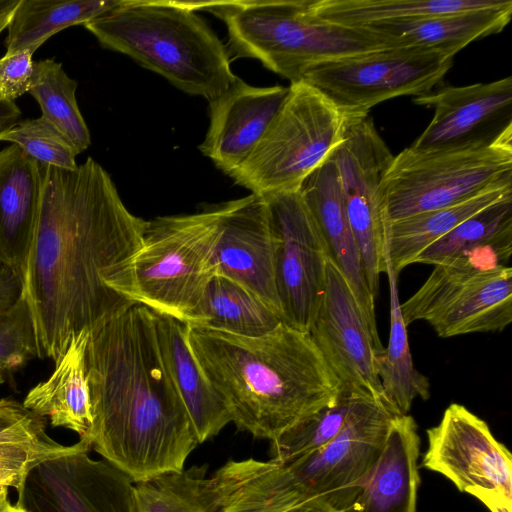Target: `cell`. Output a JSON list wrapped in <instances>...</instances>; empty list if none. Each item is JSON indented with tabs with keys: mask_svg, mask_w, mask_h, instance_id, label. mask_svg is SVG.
<instances>
[{
	"mask_svg": "<svg viewBox=\"0 0 512 512\" xmlns=\"http://www.w3.org/2000/svg\"><path fill=\"white\" fill-rule=\"evenodd\" d=\"M1 141L19 146L41 166L74 170L78 152L68 137L40 116L20 121Z\"/></svg>",
	"mask_w": 512,
	"mask_h": 512,
	"instance_id": "cell-35",
	"label": "cell"
},
{
	"mask_svg": "<svg viewBox=\"0 0 512 512\" xmlns=\"http://www.w3.org/2000/svg\"><path fill=\"white\" fill-rule=\"evenodd\" d=\"M426 434L422 467L440 473L460 492L488 490L512 500L511 453L483 419L453 403Z\"/></svg>",
	"mask_w": 512,
	"mask_h": 512,
	"instance_id": "cell-15",
	"label": "cell"
},
{
	"mask_svg": "<svg viewBox=\"0 0 512 512\" xmlns=\"http://www.w3.org/2000/svg\"><path fill=\"white\" fill-rule=\"evenodd\" d=\"M396 416L400 415L388 403L369 400L324 446L286 462L277 461L286 486L299 503L324 498L354 512Z\"/></svg>",
	"mask_w": 512,
	"mask_h": 512,
	"instance_id": "cell-11",
	"label": "cell"
},
{
	"mask_svg": "<svg viewBox=\"0 0 512 512\" xmlns=\"http://www.w3.org/2000/svg\"><path fill=\"white\" fill-rule=\"evenodd\" d=\"M299 192L326 241L331 260L348 282L377 346L383 349L376 324L375 297L366 281L332 156L304 180Z\"/></svg>",
	"mask_w": 512,
	"mask_h": 512,
	"instance_id": "cell-20",
	"label": "cell"
},
{
	"mask_svg": "<svg viewBox=\"0 0 512 512\" xmlns=\"http://www.w3.org/2000/svg\"><path fill=\"white\" fill-rule=\"evenodd\" d=\"M280 316L235 281L215 275L209 282L191 325L239 336H261L281 323Z\"/></svg>",
	"mask_w": 512,
	"mask_h": 512,
	"instance_id": "cell-30",
	"label": "cell"
},
{
	"mask_svg": "<svg viewBox=\"0 0 512 512\" xmlns=\"http://www.w3.org/2000/svg\"><path fill=\"white\" fill-rule=\"evenodd\" d=\"M29 50L5 53L0 58V99L13 101L29 92L34 61Z\"/></svg>",
	"mask_w": 512,
	"mask_h": 512,
	"instance_id": "cell-39",
	"label": "cell"
},
{
	"mask_svg": "<svg viewBox=\"0 0 512 512\" xmlns=\"http://www.w3.org/2000/svg\"><path fill=\"white\" fill-rule=\"evenodd\" d=\"M470 495L480 500L491 512H512V500L488 490H477Z\"/></svg>",
	"mask_w": 512,
	"mask_h": 512,
	"instance_id": "cell-42",
	"label": "cell"
},
{
	"mask_svg": "<svg viewBox=\"0 0 512 512\" xmlns=\"http://www.w3.org/2000/svg\"><path fill=\"white\" fill-rule=\"evenodd\" d=\"M4 382V373L0 371V384Z\"/></svg>",
	"mask_w": 512,
	"mask_h": 512,
	"instance_id": "cell-48",
	"label": "cell"
},
{
	"mask_svg": "<svg viewBox=\"0 0 512 512\" xmlns=\"http://www.w3.org/2000/svg\"><path fill=\"white\" fill-rule=\"evenodd\" d=\"M20 0H0V17L13 11Z\"/></svg>",
	"mask_w": 512,
	"mask_h": 512,
	"instance_id": "cell-45",
	"label": "cell"
},
{
	"mask_svg": "<svg viewBox=\"0 0 512 512\" xmlns=\"http://www.w3.org/2000/svg\"><path fill=\"white\" fill-rule=\"evenodd\" d=\"M419 454L420 437L413 417H394L354 512H416Z\"/></svg>",
	"mask_w": 512,
	"mask_h": 512,
	"instance_id": "cell-23",
	"label": "cell"
},
{
	"mask_svg": "<svg viewBox=\"0 0 512 512\" xmlns=\"http://www.w3.org/2000/svg\"><path fill=\"white\" fill-rule=\"evenodd\" d=\"M373 396L341 387L336 400L271 442V459L286 462L310 453L336 437Z\"/></svg>",
	"mask_w": 512,
	"mask_h": 512,
	"instance_id": "cell-33",
	"label": "cell"
},
{
	"mask_svg": "<svg viewBox=\"0 0 512 512\" xmlns=\"http://www.w3.org/2000/svg\"><path fill=\"white\" fill-rule=\"evenodd\" d=\"M21 110L13 101L0 99V141L20 121Z\"/></svg>",
	"mask_w": 512,
	"mask_h": 512,
	"instance_id": "cell-41",
	"label": "cell"
},
{
	"mask_svg": "<svg viewBox=\"0 0 512 512\" xmlns=\"http://www.w3.org/2000/svg\"><path fill=\"white\" fill-rule=\"evenodd\" d=\"M22 291V277L9 266L0 263V311L12 306Z\"/></svg>",
	"mask_w": 512,
	"mask_h": 512,
	"instance_id": "cell-40",
	"label": "cell"
},
{
	"mask_svg": "<svg viewBox=\"0 0 512 512\" xmlns=\"http://www.w3.org/2000/svg\"><path fill=\"white\" fill-rule=\"evenodd\" d=\"M314 0L189 1L193 10L221 19L233 58H252L290 80L301 81L320 63L384 48L366 27L319 17Z\"/></svg>",
	"mask_w": 512,
	"mask_h": 512,
	"instance_id": "cell-5",
	"label": "cell"
},
{
	"mask_svg": "<svg viewBox=\"0 0 512 512\" xmlns=\"http://www.w3.org/2000/svg\"><path fill=\"white\" fill-rule=\"evenodd\" d=\"M434 115L409 146L417 151H453L492 145L512 136V77L447 86L414 98Z\"/></svg>",
	"mask_w": 512,
	"mask_h": 512,
	"instance_id": "cell-16",
	"label": "cell"
},
{
	"mask_svg": "<svg viewBox=\"0 0 512 512\" xmlns=\"http://www.w3.org/2000/svg\"><path fill=\"white\" fill-rule=\"evenodd\" d=\"M83 26L103 48L129 56L209 102L237 78L227 47L189 1L121 0Z\"/></svg>",
	"mask_w": 512,
	"mask_h": 512,
	"instance_id": "cell-4",
	"label": "cell"
},
{
	"mask_svg": "<svg viewBox=\"0 0 512 512\" xmlns=\"http://www.w3.org/2000/svg\"><path fill=\"white\" fill-rule=\"evenodd\" d=\"M434 269L400 303L405 324L426 321L439 337L501 332L512 321V268L484 258L456 257Z\"/></svg>",
	"mask_w": 512,
	"mask_h": 512,
	"instance_id": "cell-9",
	"label": "cell"
},
{
	"mask_svg": "<svg viewBox=\"0 0 512 512\" xmlns=\"http://www.w3.org/2000/svg\"><path fill=\"white\" fill-rule=\"evenodd\" d=\"M90 448L46 459L33 467L18 492L25 512H134L131 478Z\"/></svg>",
	"mask_w": 512,
	"mask_h": 512,
	"instance_id": "cell-14",
	"label": "cell"
},
{
	"mask_svg": "<svg viewBox=\"0 0 512 512\" xmlns=\"http://www.w3.org/2000/svg\"><path fill=\"white\" fill-rule=\"evenodd\" d=\"M385 273L389 283L390 332L387 348L376 355L377 374L387 402L399 415H406L415 399L429 398L430 384L413 364L407 325L400 308L398 274L392 267L388 252Z\"/></svg>",
	"mask_w": 512,
	"mask_h": 512,
	"instance_id": "cell-27",
	"label": "cell"
},
{
	"mask_svg": "<svg viewBox=\"0 0 512 512\" xmlns=\"http://www.w3.org/2000/svg\"><path fill=\"white\" fill-rule=\"evenodd\" d=\"M350 512H353V511H350Z\"/></svg>",
	"mask_w": 512,
	"mask_h": 512,
	"instance_id": "cell-49",
	"label": "cell"
},
{
	"mask_svg": "<svg viewBox=\"0 0 512 512\" xmlns=\"http://www.w3.org/2000/svg\"><path fill=\"white\" fill-rule=\"evenodd\" d=\"M512 253V193L470 216L426 247L414 263L489 257L506 265Z\"/></svg>",
	"mask_w": 512,
	"mask_h": 512,
	"instance_id": "cell-26",
	"label": "cell"
},
{
	"mask_svg": "<svg viewBox=\"0 0 512 512\" xmlns=\"http://www.w3.org/2000/svg\"><path fill=\"white\" fill-rule=\"evenodd\" d=\"M77 86L54 58L34 61L29 93L39 104L41 116L65 134L80 154L90 146L91 136L76 100Z\"/></svg>",
	"mask_w": 512,
	"mask_h": 512,
	"instance_id": "cell-32",
	"label": "cell"
},
{
	"mask_svg": "<svg viewBox=\"0 0 512 512\" xmlns=\"http://www.w3.org/2000/svg\"><path fill=\"white\" fill-rule=\"evenodd\" d=\"M503 0H314L321 18L347 27L417 19L496 7Z\"/></svg>",
	"mask_w": 512,
	"mask_h": 512,
	"instance_id": "cell-31",
	"label": "cell"
},
{
	"mask_svg": "<svg viewBox=\"0 0 512 512\" xmlns=\"http://www.w3.org/2000/svg\"><path fill=\"white\" fill-rule=\"evenodd\" d=\"M308 333L341 387L388 403L376 367V355L384 348L377 346L348 282L330 257L322 301Z\"/></svg>",
	"mask_w": 512,
	"mask_h": 512,
	"instance_id": "cell-17",
	"label": "cell"
},
{
	"mask_svg": "<svg viewBox=\"0 0 512 512\" xmlns=\"http://www.w3.org/2000/svg\"><path fill=\"white\" fill-rule=\"evenodd\" d=\"M43 190V169L19 146L0 150V263L22 278L34 239Z\"/></svg>",
	"mask_w": 512,
	"mask_h": 512,
	"instance_id": "cell-21",
	"label": "cell"
},
{
	"mask_svg": "<svg viewBox=\"0 0 512 512\" xmlns=\"http://www.w3.org/2000/svg\"><path fill=\"white\" fill-rule=\"evenodd\" d=\"M222 203L188 215L147 221L131 263L132 299L151 311L190 324L210 280Z\"/></svg>",
	"mask_w": 512,
	"mask_h": 512,
	"instance_id": "cell-6",
	"label": "cell"
},
{
	"mask_svg": "<svg viewBox=\"0 0 512 512\" xmlns=\"http://www.w3.org/2000/svg\"><path fill=\"white\" fill-rule=\"evenodd\" d=\"M153 315L161 360L201 444L231 422L229 411L190 348L187 324L168 315Z\"/></svg>",
	"mask_w": 512,
	"mask_h": 512,
	"instance_id": "cell-22",
	"label": "cell"
},
{
	"mask_svg": "<svg viewBox=\"0 0 512 512\" xmlns=\"http://www.w3.org/2000/svg\"><path fill=\"white\" fill-rule=\"evenodd\" d=\"M121 0H20L7 26L5 53L40 48L54 34L84 25Z\"/></svg>",
	"mask_w": 512,
	"mask_h": 512,
	"instance_id": "cell-29",
	"label": "cell"
},
{
	"mask_svg": "<svg viewBox=\"0 0 512 512\" xmlns=\"http://www.w3.org/2000/svg\"><path fill=\"white\" fill-rule=\"evenodd\" d=\"M273 245L276 291L284 324L309 332L325 289L326 241L299 190L262 196Z\"/></svg>",
	"mask_w": 512,
	"mask_h": 512,
	"instance_id": "cell-13",
	"label": "cell"
},
{
	"mask_svg": "<svg viewBox=\"0 0 512 512\" xmlns=\"http://www.w3.org/2000/svg\"><path fill=\"white\" fill-rule=\"evenodd\" d=\"M512 1L491 8L367 26L385 47H413L455 56L471 42L501 32L510 22Z\"/></svg>",
	"mask_w": 512,
	"mask_h": 512,
	"instance_id": "cell-24",
	"label": "cell"
},
{
	"mask_svg": "<svg viewBox=\"0 0 512 512\" xmlns=\"http://www.w3.org/2000/svg\"><path fill=\"white\" fill-rule=\"evenodd\" d=\"M289 87L251 86L236 80L210 101V124L200 151L226 175L253 151L278 114Z\"/></svg>",
	"mask_w": 512,
	"mask_h": 512,
	"instance_id": "cell-19",
	"label": "cell"
},
{
	"mask_svg": "<svg viewBox=\"0 0 512 512\" xmlns=\"http://www.w3.org/2000/svg\"><path fill=\"white\" fill-rule=\"evenodd\" d=\"M207 470V464L193 465L134 483V512H205L202 484Z\"/></svg>",
	"mask_w": 512,
	"mask_h": 512,
	"instance_id": "cell-34",
	"label": "cell"
},
{
	"mask_svg": "<svg viewBox=\"0 0 512 512\" xmlns=\"http://www.w3.org/2000/svg\"><path fill=\"white\" fill-rule=\"evenodd\" d=\"M453 59L437 50L384 47L315 65L302 81L344 115L360 117L383 101L432 92L451 69Z\"/></svg>",
	"mask_w": 512,
	"mask_h": 512,
	"instance_id": "cell-10",
	"label": "cell"
},
{
	"mask_svg": "<svg viewBox=\"0 0 512 512\" xmlns=\"http://www.w3.org/2000/svg\"><path fill=\"white\" fill-rule=\"evenodd\" d=\"M348 116L306 83L288 95L250 155L228 176L253 194L299 190L344 139Z\"/></svg>",
	"mask_w": 512,
	"mask_h": 512,
	"instance_id": "cell-7",
	"label": "cell"
},
{
	"mask_svg": "<svg viewBox=\"0 0 512 512\" xmlns=\"http://www.w3.org/2000/svg\"><path fill=\"white\" fill-rule=\"evenodd\" d=\"M214 266L216 275L242 285L281 318L275 285L272 238L262 196L251 193L222 203Z\"/></svg>",
	"mask_w": 512,
	"mask_h": 512,
	"instance_id": "cell-18",
	"label": "cell"
},
{
	"mask_svg": "<svg viewBox=\"0 0 512 512\" xmlns=\"http://www.w3.org/2000/svg\"><path fill=\"white\" fill-rule=\"evenodd\" d=\"M90 445L79 440L64 446L53 439L35 443H0V486L22 489L29 471L40 462L78 451Z\"/></svg>",
	"mask_w": 512,
	"mask_h": 512,
	"instance_id": "cell-37",
	"label": "cell"
},
{
	"mask_svg": "<svg viewBox=\"0 0 512 512\" xmlns=\"http://www.w3.org/2000/svg\"><path fill=\"white\" fill-rule=\"evenodd\" d=\"M38 223L22 278L38 357L56 362L71 338L131 305V263L147 221L124 205L88 157L74 170L42 166Z\"/></svg>",
	"mask_w": 512,
	"mask_h": 512,
	"instance_id": "cell-1",
	"label": "cell"
},
{
	"mask_svg": "<svg viewBox=\"0 0 512 512\" xmlns=\"http://www.w3.org/2000/svg\"><path fill=\"white\" fill-rule=\"evenodd\" d=\"M8 493V488L5 486H0V498Z\"/></svg>",
	"mask_w": 512,
	"mask_h": 512,
	"instance_id": "cell-47",
	"label": "cell"
},
{
	"mask_svg": "<svg viewBox=\"0 0 512 512\" xmlns=\"http://www.w3.org/2000/svg\"><path fill=\"white\" fill-rule=\"evenodd\" d=\"M91 449L131 480L179 472L199 445L160 357L153 312L133 304L89 331Z\"/></svg>",
	"mask_w": 512,
	"mask_h": 512,
	"instance_id": "cell-2",
	"label": "cell"
},
{
	"mask_svg": "<svg viewBox=\"0 0 512 512\" xmlns=\"http://www.w3.org/2000/svg\"><path fill=\"white\" fill-rule=\"evenodd\" d=\"M50 439L45 418L15 399L0 398V443H35Z\"/></svg>",
	"mask_w": 512,
	"mask_h": 512,
	"instance_id": "cell-38",
	"label": "cell"
},
{
	"mask_svg": "<svg viewBox=\"0 0 512 512\" xmlns=\"http://www.w3.org/2000/svg\"><path fill=\"white\" fill-rule=\"evenodd\" d=\"M512 193V185L483 192L462 203L389 222L387 252L397 274L433 242L485 207Z\"/></svg>",
	"mask_w": 512,
	"mask_h": 512,
	"instance_id": "cell-28",
	"label": "cell"
},
{
	"mask_svg": "<svg viewBox=\"0 0 512 512\" xmlns=\"http://www.w3.org/2000/svg\"><path fill=\"white\" fill-rule=\"evenodd\" d=\"M14 10L0 17V34L7 28Z\"/></svg>",
	"mask_w": 512,
	"mask_h": 512,
	"instance_id": "cell-46",
	"label": "cell"
},
{
	"mask_svg": "<svg viewBox=\"0 0 512 512\" xmlns=\"http://www.w3.org/2000/svg\"><path fill=\"white\" fill-rule=\"evenodd\" d=\"M0 512H25L17 504H13L8 493L0 498Z\"/></svg>",
	"mask_w": 512,
	"mask_h": 512,
	"instance_id": "cell-44",
	"label": "cell"
},
{
	"mask_svg": "<svg viewBox=\"0 0 512 512\" xmlns=\"http://www.w3.org/2000/svg\"><path fill=\"white\" fill-rule=\"evenodd\" d=\"M38 357L32 314L23 294L9 308L0 311V371L22 368Z\"/></svg>",
	"mask_w": 512,
	"mask_h": 512,
	"instance_id": "cell-36",
	"label": "cell"
},
{
	"mask_svg": "<svg viewBox=\"0 0 512 512\" xmlns=\"http://www.w3.org/2000/svg\"><path fill=\"white\" fill-rule=\"evenodd\" d=\"M512 185V136L480 148L394 155L383 186L389 221L467 201Z\"/></svg>",
	"mask_w": 512,
	"mask_h": 512,
	"instance_id": "cell-8",
	"label": "cell"
},
{
	"mask_svg": "<svg viewBox=\"0 0 512 512\" xmlns=\"http://www.w3.org/2000/svg\"><path fill=\"white\" fill-rule=\"evenodd\" d=\"M287 512H350V510L345 509L332 500L317 498Z\"/></svg>",
	"mask_w": 512,
	"mask_h": 512,
	"instance_id": "cell-43",
	"label": "cell"
},
{
	"mask_svg": "<svg viewBox=\"0 0 512 512\" xmlns=\"http://www.w3.org/2000/svg\"><path fill=\"white\" fill-rule=\"evenodd\" d=\"M348 118L344 139L331 156L366 281L376 298L386 269L390 222L383 180L394 155L369 115Z\"/></svg>",
	"mask_w": 512,
	"mask_h": 512,
	"instance_id": "cell-12",
	"label": "cell"
},
{
	"mask_svg": "<svg viewBox=\"0 0 512 512\" xmlns=\"http://www.w3.org/2000/svg\"><path fill=\"white\" fill-rule=\"evenodd\" d=\"M89 331L75 334L55 362L52 374L29 390L23 405L48 418L53 427H63L87 441L93 425L86 349Z\"/></svg>",
	"mask_w": 512,
	"mask_h": 512,
	"instance_id": "cell-25",
	"label": "cell"
},
{
	"mask_svg": "<svg viewBox=\"0 0 512 512\" xmlns=\"http://www.w3.org/2000/svg\"><path fill=\"white\" fill-rule=\"evenodd\" d=\"M190 348L237 428L273 442L337 398L341 386L307 332L261 336L187 324Z\"/></svg>",
	"mask_w": 512,
	"mask_h": 512,
	"instance_id": "cell-3",
	"label": "cell"
}]
</instances>
